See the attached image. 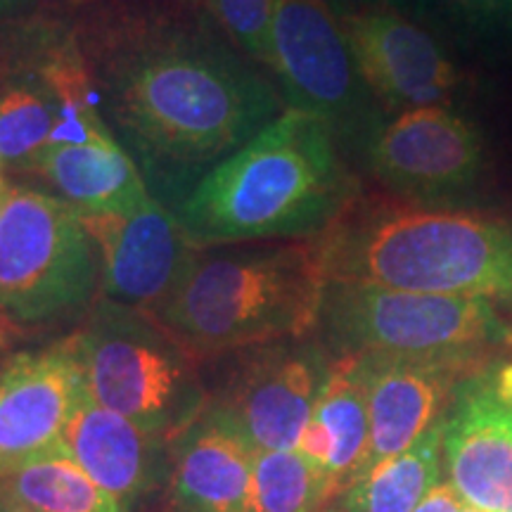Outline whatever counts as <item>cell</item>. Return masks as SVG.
Returning a JSON list of instances; mask_svg holds the SVG:
<instances>
[{
    "instance_id": "cell-5",
    "label": "cell",
    "mask_w": 512,
    "mask_h": 512,
    "mask_svg": "<svg viewBox=\"0 0 512 512\" xmlns=\"http://www.w3.org/2000/svg\"><path fill=\"white\" fill-rule=\"evenodd\" d=\"M72 339L86 392L143 432L174 441L207 411L202 358L147 313L98 299Z\"/></svg>"
},
{
    "instance_id": "cell-3",
    "label": "cell",
    "mask_w": 512,
    "mask_h": 512,
    "mask_svg": "<svg viewBox=\"0 0 512 512\" xmlns=\"http://www.w3.org/2000/svg\"><path fill=\"white\" fill-rule=\"evenodd\" d=\"M318 242L328 283L512 304V223L498 216L358 197Z\"/></svg>"
},
{
    "instance_id": "cell-34",
    "label": "cell",
    "mask_w": 512,
    "mask_h": 512,
    "mask_svg": "<svg viewBox=\"0 0 512 512\" xmlns=\"http://www.w3.org/2000/svg\"><path fill=\"white\" fill-rule=\"evenodd\" d=\"M5 358H8V356H3V349H0V368H3V363H5Z\"/></svg>"
},
{
    "instance_id": "cell-28",
    "label": "cell",
    "mask_w": 512,
    "mask_h": 512,
    "mask_svg": "<svg viewBox=\"0 0 512 512\" xmlns=\"http://www.w3.org/2000/svg\"><path fill=\"white\" fill-rule=\"evenodd\" d=\"M31 3H34V0H0V17H8L12 12L29 8Z\"/></svg>"
},
{
    "instance_id": "cell-15",
    "label": "cell",
    "mask_w": 512,
    "mask_h": 512,
    "mask_svg": "<svg viewBox=\"0 0 512 512\" xmlns=\"http://www.w3.org/2000/svg\"><path fill=\"white\" fill-rule=\"evenodd\" d=\"M358 358L368 394V467L399 456L444 420L460 382L486 363L475 358Z\"/></svg>"
},
{
    "instance_id": "cell-11",
    "label": "cell",
    "mask_w": 512,
    "mask_h": 512,
    "mask_svg": "<svg viewBox=\"0 0 512 512\" xmlns=\"http://www.w3.org/2000/svg\"><path fill=\"white\" fill-rule=\"evenodd\" d=\"M444 472L465 503L512 512V358L460 382L444 418Z\"/></svg>"
},
{
    "instance_id": "cell-25",
    "label": "cell",
    "mask_w": 512,
    "mask_h": 512,
    "mask_svg": "<svg viewBox=\"0 0 512 512\" xmlns=\"http://www.w3.org/2000/svg\"><path fill=\"white\" fill-rule=\"evenodd\" d=\"M465 36H491L512 27V0H425Z\"/></svg>"
},
{
    "instance_id": "cell-26",
    "label": "cell",
    "mask_w": 512,
    "mask_h": 512,
    "mask_svg": "<svg viewBox=\"0 0 512 512\" xmlns=\"http://www.w3.org/2000/svg\"><path fill=\"white\" fill-rule=\"evenodd\" d=\"M463 510V498L458 496V491L453 489V484L448 479L434 486V489L422 498V503L413 512H460Z\"/></svg>"
},
{
    "instance_id": "cell-4",
    "label": "cell",
    "mask_w": 512,
    "mask_h": 512,
    "mask_svg": "<svg viewBox=\"0 0 512 512\" xmlns=\"http://www.w3.org/2000/svg\"><path fill=\"white\" fill-rule=\"evenodd\" d=\"M325 287L318 240L200 247L152 318L204 361L311 337Z\"/></svg>"
},
{
    "instance_id": "cell-8",
    "label": "cell",
    "mask_w": 512,
    "mask_h": 512,
    "mask_svg": "<svg viewBox=\"0 0 512 512\" xmlns=\"http://www.w3.org/2000/svg\"><path fill=\"white\" fill-rule=\"evenodd\" d=\"M226 377L211 389L209 406L249 441L256 453L297 451L332 356L323 342L283 339L235 351Z\"/></svg>"
},
{
    "instance_id": "cell-19",
    "label": "cell",
    "mask_w": 512,
    "mask_h": 512,
    "mask_svg": "<svg viewBox=\"0 0 512 512\" xmlns=\"http://www.w3.org/2000/svg\"><path fill=\"white\" fill-rule=\"evenodd\" d=\"M36 174L48 181L57 197L88 214H133L155 202L117 138L50 147Z\"/></svg>"
},
{
    "instance_id": "cell-9",
    "label": "cell",
    "mask_w": 512,
    "mask_h": 512,
    "mask_svg": "<svg viewBox=\"0 0 512 512\" xmlns=\"http://www.w3.org/2000/svg\"><path fill=\"white\" fill-rule=\"evenodd\" d=\"M266 72L278 81L287 110L318 114L337 133L356 131L368 114L370 93L328 0H275Z\"/></svg>"
},
{
    "instance_id": "cell-20",
    "label": "cell",
    "mask_w": 512,
    "mask_h": 512,
    "mask_svg": "<svg viewBox=\"0 0 512 512\" xmlns=\"http://www.w3.org/2000/svg\"><path fill=\"white\" fill-rule=\"evenodd\" d=\"M444 420L430 427L411 448L368 467L337 498L344 512H413L441 482Z\"/></svg>"
},
{
    "instance_id": "cell-21",
    "label": "cell",
    "mask_w": 512,
    "mask_h": 512,
    "mask_svg": "<svg viewBox=\"0 0 512 512\" xmlns=\"http://www.w3.org/2000/svg\"><path fill=\"white\" fill-rule=\"evenodd\" d=\"M0 496L29 512H131L57 444L0 479Z\"/></svg>"
},
{
    "instance_id": "cell-24",
    "label": "cell",
    "mask_w": 512,
    "mask_h": 512,
    "mask_svg": "<svg viewBox=\"0 0 512 512\" xmlns=\"http://www.w3.org/2000/svg\"><path fill=\"white\" fill-rule=\"evenodd\" d=\"M275 0H204V10L240 53L268 67Z\"/></svg>"
},
{
    "instance_id": "cell-18",
    "label": "cell",
    "mask_w": 512,
    "mask_h": 512,
    "mask_svg": "<svg viewBox=\"0 0 512 512\" xmlns=\"http://www.w3.org/2000/svg\"><path fill=\"white\" fill-rule=\"evenodd\" d=\"M297 451L323 472L335 501L368 470V394L358 356H332L328 380Z\"/></svg>"
},
{
    "instance_id": "cell-17",
    "label": "cell",
    "mask_w": 512,
    "mask_h": 512,
    "mask_svg": "<svg viewBox=\"0 0 512 512\" xmlns=\"http://www.w3.org/2000/svg\"><path fill=\"white\" fill-rule=\"evenodd\" d=\"M254 453L249 441L207 406L171 441L169 512H245Z\"/></svg>"
},
{
    "instance_id": "cell-6",
    "label": "cell",
    "mask_w": 512,
    "mask_h": 512,
    "mask_svg": "<svg viewBox=\"0 0 512 512\" xmlns=\"http://www.w3.org/2000/svg\"><path fill=\"white\" fill-rule=\"evenodd\" d=\"M100 283L102 256L79 209L50 192L8 188L0 204V313L12 328L83 320Z\"/></svg>"
},
{
    "instance_id": "cell-22",
    "label": "cell",
    "mask_w": 512,
    "mask_h": 512,
    "mask_svg": "<svg viewBox=\"0 0 512 512\" xmlns=\"http://www.w3.org/2000/svg\"><path fill=\"white\" fill-rule=\"evenodd\" d=\"M332 503L328 479L299 451L254 453L245 512H323Z\"/></svg>"
},
{
    "instance_id": "cell-7",
    "label": "cell",
    "mask_w": 512,
    "mask_h": 512,
    "mask_svg": "<svg viewBox=\"0 0 512 512\" xmlns=\"http://www.w3.org/2000/svg\"><path fill=\"white\" fill-rule=\"evenodd\" d=\"M318 332L330 356L475 358L512 344V325L486 299L328 283Z\"/></svg>"
},
{
    "instance_id": "cell-33",
    "label": "cell",
    "mask_w": 512,
    "mask_h": 512,
    "mask_svg": "<svg viewBox=\"0 0 512 512\" xmlns=\"http://www.w3.org/2000/svg\"><path fill=\"white\" fill-rule=\"evenodd\" d=\"M323 512H344V510H342V508H339V505H337V503H332V505H330V508H325Z\"/></svg>"
},
{
    "instance_id": "cell-36",
    "label": "cell",
    "mask_w": 512,
    "mask_h": 512,
    "mask_svg": "<svg viewBox=\"0 0 512 512\" xmlns=\"http://www.w3.org/2000/svg\"><path fill=\"white\" fill-rule=\"evenodd\" d=\"M0 169H3V166H0Z\"/></svg>"
},
{
    "instance_id": "cell-30",
    "label": "cell",
    "mask_w": 512,
    "mask_h": 512,
    "mask_svg": "<svg viewBox=\"0 0 512 512\" xmlns=\"http://www.w3.org/2000/svg\"><path fill=\"white\" fill-rule=\"evenodd\" d=\"M3 501H5V510L3 512H29L27 508H22V505L8 501V498H3Z\"/></svg>"
},
{
    "instance_id": "cell-27",
    "label": "cell",
    "mask_w": 512,
    "mask_h": 512,
    "mask_svg": "<svg viewBox=\"0 0 512 512\" xmlns=\"http://www.w3.org/2000/svg\"><path fill=\"white\" fill-rule=\"evenodd\" d=\"M361 10H394L399 12L401 8H406L411 0H354Z\"/></svg>"
},
{
    "instance_id": "cell-31",
    "label": "cell",
    "mask_w": 512,
    "mask_h": 512,
    "mask_svg": "<svg viewBox=\"0 0 512 512\" xmlns=\"http://www.w3.org/2000/svg\"><path fill=\"white\" fill-rule=\"evenodd\" d=\"M460 512H486V510H482V508H477V505H470V503L463 501V510H460Z\"/></svg>"
},
{
    "instance_id": "cell-29",
    "label": "cell",
    "mask_w": 512,
    "mask_h": 512,
    "mask_svg": "<svg viewBox=\"0 0 512 512\" xmlns=\"http://www.w3.org/2000/svg\"><path fill=\"white\" fill-rule=\"evenodd\" d=\"M12 332H17V330L12 328L8 320L3 318V313H0V349H5V344H8V339H10Z\"/></svg>"
},
{
    "instance_id": "cell-10",
    "label": "cell",
    "mask_w": 512,
    "mask_h": 512,
    "mask_svg": "<svg viewBox=\"0 0 512 512\" xmlns=\"http://www.w3.org/2000/svg\"><path fill=\"white\" fill-rule=\"evenodd\" d=\"M368 166L394 197L434 207L479 181L484 143L477 128L448 107H420L373 131Z\"/></svg>"
},
{
    "instance_id": "cell-23",
    "label": "cell",
    "mask_w": 512,
    "mask_h": 512,
    "mask_svg": "<svg viewBox=\"0 0 512 512\" xmlns=\"http://www.w3.org/2000/svg\"><path fill=\"white\" fill-rule=\"evenodd\" d=\"M57 128V107L36 81L24 79L0 95V166L38 171Z\"/></svg>"
},
{
    "instance_id": "cell-32",
    "label": "cell",
    "mask_w": 512,
    "mask_h": 512,
    "mask_svg": "<svg viewBox=\"0 0 512 512\" xmlns=\"http://www.w3.org/2000/svg\"><path fill=\"white\" fill-rule=\"evenodd\" d=\"M5 192H8V185H5L3 178H0V204H3V197H5Z\"/></svg>"
},
{
    "instance_id": "cell-16",
    "label": "cell",
    "mask_w": 512,
    "mask_h": 512,
    "mask_svg": "<svg viewBox=\"0 0 512 512\" xmlns=\"http://www.w3.org/2000/svg\"><path fill=\"white\" fill-rule=\"evenodd\" d=\"M69 456L102 489L119 498L128 510L150 494L169 470L171 441L147 434L93 401L83 384L79 399L62 432Z\"/></svg>"
},
{
    "instance_id": "cell-14",
    "label": "cell",
    "mask_w": 512,
    "mask_h": 512,
    "mask_svg": "<svg viewBox=\"0 0 512 512\" xmlns=\"http://www.w3.org/2000/svg\"><path fill=\"white\" fill-rule=\"evenodd\" d=\"M83 389L72 335L17 351L0 368V479L57 444Z\"/></svg>"
},
{
    "instance_id": "cell-35",
    "label": "cell",
    "mask_w": 512,
    "mask_h": 512,
    "mask_svg": "<svg viewBox=\"0 0 512 512\" xmlns=\"http://www.w3.org/2000/svg\"><path fill=\"white\" fill-rule=\"evenodd\" d=\"M5 510V501H3V496H0V512Z\"/></svg>"
},
{
    "instance_id": "cell-1",
    "label": "cell",
    "mask_w": 512,
    "mask_h": 512,
    "mask_svg": "<svg viewBox=\"0 0 512 512\" xmlns=\"http://www.w3.org/2000/svg\"><path fill=\"white\" fill-rule=\"evenodd\" d=\"M76 31L112 136L152 200L174 214L211 169L287 110L271 76L211 17L114 5Z\"/></svg>"
},
{
    "instance_id": "cell-2",
    "label": "cell",
    "mask_w": 512,
    "mask_h": 512,
    "mask_svg": "<svg viewBox=\"0 0 512 512\" xmlns=\"http://www.w3.org/2000/svg\"><path fill=\"white\" fill-rule=\"evenodd\" d=\"M356 200L337 128L285 110L211 169L176 216L195 247L318 240Z\"/></svg>"
},
{
    "instance_id": "cell-13",
    "label": "cell",
    "mask_w": 512,
    "mask_h": 512,
    "mask_svg": "<svg viewBox=\"0 0 512 512\" xmlns=\"http://www.w3.org/2000/svg\"><path fill=\"white\" fill-rule=\"evenodd\" d=\"M102 256L100 299L152 316L181 283L200 247L183 223L159 202L133 214L79 211Z\"/></svg>"
},
{
    "instance_id": "cell-12",
    "label": "cell",
    "mask_w": 512,
    "mask_h": 512,
    "mask_svg": "<svg viewBox=\"0 0 512 512\" xmlns=\"http://www.w3.org/2000/svg\"><path fill=\"white\" fill-rule=\"evenodd\" d=\"M356 72L387 112L444 107L460 88L456 64L437 38L394 10L344 12Z\"/></svg>"
}]
</instances>
